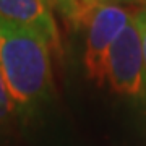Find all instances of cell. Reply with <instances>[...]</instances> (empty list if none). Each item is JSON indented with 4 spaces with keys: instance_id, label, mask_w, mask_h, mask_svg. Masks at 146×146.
Listing matches in <instances>:
<instances>
[{
    "instance_id": "6da1fadb",
    "label": "cell",
    "mask_w": 146,
    "mask_h": 146,
    "mask_svg": "<svg viewBox=\"0 0 146 146\" xmlns=\"http://www.w3.org/2000/svg\"><path fill=\"white\" fill-rule=\"evenodd\" d=\"M0 75L15 107L33 110L54 93L50 47L26 26L0 18Z\"/></svg>"
},
{
    "instance_id": "7a4b0ae2",
    "label": "cell",
    "mask_w": 146,
    "mask_h": 146,
    "mask_svg": "<svg viewBox=\"0 0 146 146\" xmlns=\"http://www.w3.org/2000/svg\"><path fill=\"white\" fill-rule=\"evenodd\" d=\"M106 81L117 94L138 98L146 91V67L135 15L114 41L107 55Z\"/></svg>"
},
{
    "instance_id": "3957f363",
    "label": "cell",
    "mask_w": 146,
    "mask_h": 146,
    "mask_svg": "<svg viewBox=\"0 0 146 146\" xmlns=\"http://www.w3.org/2000/svg\"><path fill=\"white\" fill-rule=\"evenodd\" d=\"M130 16L131 15L125 8L112 2H106L94 11L93 18L89 20L83 62L88 80L98 86L106 83L109 50L114 41L127 26Z\"/></svg>"
},
{
    "instance_id": "277c9868",
    "label": "cell",
    "mask_w": 146,
    "mask_h": 146,
    "mask_svg": "<svg viewBox=\"0 0 146 146\" xmlns=\"http://www.w3.org/2000/svg\"><path fill=\"white\" fill-rule=\"evenodd\" d=\"M0 18L39 33L50 50L60 55V33L47 0H0Z\"/></svg>"
},
{
    "instance_id": "5b68a950",
    "label": "cell",
    "mask_w": 146,
    "mask_h": 146,
    "mask_svg": "<svg viewBox=\"0 0 146 146\" xmlns=\"http://www.w3.org/2000/svg\"><path fill=\"white\" fill-rule=\"evenodd\" d=\"M13 109H15V104H13L10 94L7 91L5 83H3V78L0 75V122H5L11 115Z\"/></svg>"
},
{
    "instance_id": "8992f818",
    "label": "cell",
    "mask_w": 146,
    "mask_h": 146,
    "mask_svg": "<svg viewBox=\"0 0 146 146\" xmlns=\"http://www.w3.org/2000/svg\"><path fill=\"white\" fill-rule=\"evenodd\" d=\"M47 3L57 7L58 10L62 11V15L67 20H70V23L73 25L75 16H76V5H78L76 0H47Z\"/></svg>"
},
{
    "instance_id": "52a82bcc",
    "label": "cell",
    "mask_w": 146,
    "mask_h": 146,
    "mask_svg": "<svg viewBox=\"0 0 146 146\" xmlns=\"http://www.w3.org/2000/svg\"><path fill=\"white\" fill-rule=\"evenodd\" d=\"M135 20H136L138 31H140L141 49H143V58H145V67H146V10L135 13Z\"/></svg>"
},
{
    "instance_id": "ba28073f",
    "label": "cell",
    "mask_w": 146,
    "mask_h": 146,
    "mask_svg": "<svg viewBox=\"0 0 146 146\" xmlns=\"http://www.w3.org/2000/svg\"><path fill=\"white\" fill-rule=\"evenodd\" d=\"M136 2H140V0H136ZM143 2H146V0H143Z\"/></svg>"
}]
</instances>
